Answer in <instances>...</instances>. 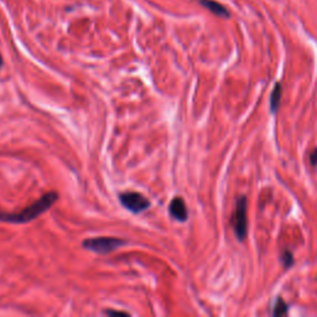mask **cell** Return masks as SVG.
Wrapping results in <instances>:
<instances>
[{
    "label": "cell",
    "mask_w": 317,
    "mask_h": 317,
    "mask_svg": "<svg viewBox=\"0 0 317 317\" xmlns=\"http://www.w3.org/2000/svg\"><path fill=\"white\" fill-rule=\"evenodd\" d=\"M58 200V193L55 191H50V192L45 193L44 196L40 197L39 200L30 206L25 207L24 210L20 212L9 213V212H1L0 211V221L6 222V223H14V224H21V223H29V222L33 221L37 217L49 211L52 207L53 203Z\"/></svg>",
    "instance_id": "1"
},
{
    "label": "cell",
    "mask_w": 317,
    "mask_h": 317,
    "mask_svg": "<svg viewBox=\"0 0 317 317\" xmlns=\"http://www.w3.org/2000/svg\"><path fill=\"white\" fill-rule=\"evenodd\" d=\"M125 244H127V240L120 239V238L96 237L83 240L82 247L86 250H91L97 254H109Z\"/></svg>",
    "instance_id": "2"
},
{
    "label": "cell",
    "mask_w": 317,
    "mask_h": 317,
    "mask_svg": "<svg viewBox=\"0 0 317 317\" xmlns=\"http://www.w3.org/2000/svg\"><path fill=\"white\" fill-rule=\"evenodd\" d=\"M231 224L238 240L243 242L248 233V215H247V197L240 196L237 200L235 210L232 215Z\"/></svg>",
    "instance_id": "3"
},
{
    "label": "cell",
    "mask_w": 317,
    "mask_h": 317,
    "mask_svg": "<svg viewBox=\"0 0 317 317\" xmlns=\"http://www.w3.org/2000/svg\"><path fill=\"white\" fill-rule=\"evenodd\" d=\"M121 206L132 213H141L150 207V201L141 193L135 191H127L119 195Z\"/></svg>",
    "instance_id": "4"
},
{
    "label": "cell",
    "mask_w": 317,
    "mask_h": 317,
    "mask_svg": "<svg viewBox=\"0 0 317 317\" xmlns=\"http://www.w3.org/2000/svg\"><path fill=\"white\" fill-rule=\"evenodd\" d=\"M168 212L172 218L179 222H185L188 217V211L185 201L181 197H175L168 206Z\"/></svg>",
    "instance_id": "5"
},
{
    "label": "cell",
    "mask_w": 317,
    "mask_h": 317,
    "mask_svg": "<svg viewBox=\"0 0 317 317\" xmlns=\"http://www.w3.org/2000/svg\"><path fill=\"white\" fill-rule=\"evenodd\" d=\"M200 4H201L203 8L208 9L216 17H224V19H228L229 17L228 9L224 8V6L222 5L221 3H218V1H215V0H200Z\"/></svg>",
    "instance_id": "6"
},
{
    "label": "cell",
    "mask_w": 317,
    "mask_h": 317,
    "mask_svg": "<svg viewBox=\"0 0 317 317\" xmlns=\"http://www.w3.org/2000/svg\"><path fill=\"white\" fill-rule=\"evenodd\" d=\"M280 100H282V84H280V83H276L270 96L271 113H275L279 109V107H280Z\"/></svg>",
    "instance_id": "7"
},
{
    "label": "cell",
    "mask_w": 317,
    "mask_h": 317,
    "mask_svg": "<svg viewBox=\"0 0 317 317\" xmlns=\"http://www.w3.org/2000/svg\"><path fill=\"white\" fill-rule=\"evenodd\" d=\"M287 310H289L287 303L285 302L282 298L276 299L275 306H274V310H273L274 316H284V315L287 314Z\"/></svg>",
    "instance_id": "8"
},
{
    "label": "cell",
    "mask_w": 317,
    "mask_h": 317,
    "mask_svg": "<svg viewBox=\"0 0 317 317\" xmlns=\"http://www.w3.org/2000/svg\"><path fill=\"white\" fill-rule=\"evenodd\" d=\"M280 259H282L283 264H284L285 267H290L294 263V258H292V254L290 250H284L280 255Z\"/></svg>",
    "instance_id": "9"
},
{
    "label": "cell",
    "mask_w": 317,
    "mask_h": 317,
    "mask_svg": "<svg viewBox=\"0 0 317 317\" xmlns=\"http://www.w3.org/2000/svg\"><path fill=\"white\" fill-rule=\"evenodd\" d=\"M309 160L312 166L317 165V148H315V149L309 154Z\"/></svg>",
    "instance_id": "10"
},
{
    "label": "cell",
    "mask_w": 317,
    "mask_h": 317,
    "mask_svg": "<svg viewBox=\"0 0 317 317\" xmlns=\"http://www.w3.org/2000/svg\"><path fill=\"white\" fill-rule=\"evenodd\" d=\"M105 314L107 315H123V316H128V315H129L124 311H114V310H107V311H105Z\"/></svg>",
    "instance_id": "11"
},
{
    "label": "cell",
    "mask_w": 317,
    "mask_h": 317,
    "mask_svg": "<svg viewBox=\"0 0 317 317\" xmlns=\"http://www.w3.org/2000/svg\"><path fill=\"white\" fill-rule=\"evenodd\" d=\"M3 65H4V62H3V57H1V55H0V68H1V67H3Z\"/></svg>",
    "instance_id": "12"
}]
</instances>
